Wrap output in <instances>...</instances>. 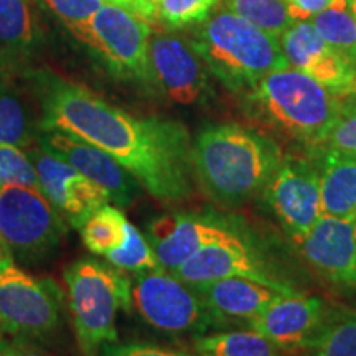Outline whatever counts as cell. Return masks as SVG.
<instances>
[{
	"instance_id": "cell-1",
	"label": "cell",
	"mask_w": 356,
	"mask_h": 356,
	"mask_svg": "<svg viewBox=\"0 0 356 356\" xmlns=\"http://www.w3.org/2000/svg\"><path fill=\"white\" fill-rule=\"evenodd\" d=\"M42 129L78 137L109 154L160 202H180L195 190L191 142L180 122L136 118L76 83L37 78Z\"/></svg>"
},
{
	"instance_id": "cell-2",
	"label": "cell",
	"mask_w": 356,
	"mask_h": 356,
	"mask_svg": "<svg viewBox=\"0 0 356 356\" xmlns=\"http://www.w3.org/2000/svg\"><path fill=\"white\" fill-rule=\"evenodd\" d=\"M282 157L273 139L239 124L204 127L191 144L197 184L225 207L262 193Z\"/></svg>"
},
{
	"instance_id": "cell-3",
	"label": "cell",
	"mask_w": 356,
	"mask_h": 356,
	"mask_svg": "<svg viewBox=\"0 0 356 356\" xmlns=\"http://www.w3.org/2000/svg\"><path fill=\"white\" fill-rule=\"evenodd\" d=\"M190 44L231 91L248 92L269 73L291 66L279 38L229 10L204 20Z\"/></svg>"
},
{
	"instance_id": "cell-4",
	"label": "cell",
	"mask_w": 356,
	"mask_h": 356,
	"mask_svg": "<svg viewBox=\"0 0 356 356\" xmlns=\"http://www.w3.org/2000/svg\"><path fill=\"white\" fill-rule=\"evenodd\" d=\"M246 95L262 121L309 150L322 145L345 101L292 66L269 73Z\"/></svg>"
},
{
	"instance_id": "cell-5",
	"label": "cell",
	"mask_w": 356,
	"mask_h": 356,
	"mask_svg": "<svg viewBox=\"0 0 356 356\" xmlns=\"http://www.w3.org/2000/svg\"><path fill=\"white\" fill-rule=\"evenodd\" d=\"M66 302L84 356H97L118 340L119 310H131V279L96 259L73 262L65 273Z\"/></svg>"
},
{
	"instance_id": "cell-6",
	"label": "cell",
	"mask_w": 356,
	"mask_h": 356,
	"mask_svg": "<svg viewBox=\"0 0 356 356\" xmlns=\"http://www.w3.org/2000/svg\"><path fill=\"white\" fill-rule=\"evenodd\" d=\"M66 234L63 218L42 190L0 186V249L12 261L33 264L50 257Z\"/></svg>"
},
{
	"instance_id": "cell-7",
	"label": "cell",
	"mask_w": 356,
	"mask_h": 356,
	"mask_svg": "<svg viewBox=\"0 0 356 356\" xmlns=\"http://www.w3.org/2000/svg\"><path fill=\"white\" fill-rule=\"evenodd\" d=\"M131 309L145 323L172 335H203L225 325L197 289L167 269L140 273L131 280Z\"/></svg>"
},
{
	"instance_id": "cell-8",
	"label": "cell",
	"mask_w": 356,
	"mask_h": 356,
	"mask_svg": "<svg viewBox=\"0 0 356 356\" xmlns=\"http://www.w3.org/2000/svg\"><path fill=\"white\" fill-rule=\"evenodd\" d=\"M115 76L149 84L150 25L122 6L102 3L91 19L70 30Z\"/></svg>"
},
{
	"instance_id": "cell-9",
	"label": "cell",
	"mask_w": 356,
	"mask_h": 356,
	"mask_svg": "<svg viewBox=\"0 0 356 356\" xmlns=\"http://www.w3.org/2000/svg\"><path fill=\"white\" fill-rule=\"evenodd\" d=\"M61 307L63 292L56 282L0 257V330L22 340L44 338L60 325Z\"/></svg>"
},
{
	"instance_id": "cell-10",
	"label": "cell",
	"mask_w": 356,
	"mask_h": 356,
	"mask_svg": "<svg viewBox=\"0 0 356 356\" xmlns=\"http://www.w3.org/2000/svg\"><path fill=\"white\" fill-rule=\"evenodd\" d=\"M262 193L296 244L302 243L323 215L318 168L314 157L284 155Z\"/></svg>"
},
{
	"instance_id": "cell-11",
	"label": "cell",
	"mask_w": 356,
	"mask_h": 356,
	"mask_svg": "<svg viewBox=\"0 0 356 356\" xmlns=\"http://www.w3.org/2000/svg\"><path fill=\"white\" fill-rule=\"evenodd\" d=\"M337 314L338 310L320 297L293 292L274 300L248 327L282 353H310Z\"/></svg>"
},
{
	"instance_id": "cell-12",
	"label": "cell",
	"mask_w": 356,
	"mask_h": 356,
	"mask_svg": "<svg viewBox=\"0 0 356 356\" xmlns=\"http://www.w3.org/2000/svg\"><path fill=\"white\" fill-rule=\"evenodd\" d=\"M37 170L40 190L73 228H81L96 210L108 204L109 195L73 165L44 147L30 152Z\"/></svg>"
},
{
	"instance_id": "cell-13",
	"label": "cell",
	"mask_w": 356,
	"mask_h": 356,
	"mask_svg": "<svg viewBox=\"0 0 356 356\" xmlns=\"http://www.w3.org/2000/svg\"><path fill=\"white\" fill-rule=\"evenodd\" d=\"M292 68L309 74L340 97L356 96V65L332 48L309 22H296L280 37Z\"/></svg>"
},
{
	"instance_id": "cell-14",
	"label": "cell",
	"mask_w": 356,
	"mask_h": 356,
	"mask_svg": "<svg viewBox=\"0 0 356 356\" xmlns=\"http://www.w3.org/2000/svg\"><path fill=\"white\" fill-rule=\"evenodd\" d=\"M204 66L190 42L168 35L150 40L149 84L173 102L195 104L203 99L208 89Z\"/></svg>"
},
{
	"instance_id": "cell-15",
	"label": "cell",
	"mask_w": 356,
	"mask_h": 356,
	"mask_svg": "<svg viewBox=\"0 0 356 356\" xmlns=\"http://www.w3.org/2000/svg\"><path fill=\"white\" fill-rule=\"evenodd\" d=\"M299 246L320 277L345 291H356V236L351 220L322 215Z\"/></svg>"
},
{
	"instance_id": "cell-16",
	"label": "cell",
	"mask_w": 356,
	"mask_h": 356,
	"mask_svg": "<svg viewBox=\"0 0 356 356\" xmlns=\"http://www.w3.org/2000/svg\"><path fill=\"white\" fill-rule=\"evenodd\" d=\"M40 145L63 157L70 165L99 185L118 207H129L136 198L139 181L104 150L60 131H44Z\"/></svg>"
},
{
	"instance_id": "cell-17",
	"label": "cell",
	"mask_w": 356,
	"mask_h": 356,
	"mask_svg": "<svg viewBox=\"0 0 356 356\" xmlns=\"http://www.w3.org/2000/svg\"><path fill=\"white\" fill-rule=\"evenodd\" d=\"M238 236L226 226L207 218L165 215L155 218L149 226V243L163 269L178 267L210 244Z\"/></svg>"
},
{
	"instance_id": "cell-18",
	"label": "cell",
	"mask_w": 356,
	"mask_h": 356,
	"mask_svg": "<svg viewBox=\"0 0 356 356\" xmlns=\"http://www.w3.org/2000/svg\"><path fill=\"white\" fill-rule=\"evenodd\" d=\"M173 274L190 286H202L228 277H254L282 282L274 277L261 257L252 252L239 236L203 248L173 270Z\"/></svg>"
},
{
	"instance_id": "cell-19",
	"label": "cell",
	"mask_w": 356,
	"mask_h": 356,
	"mask_svg": "<svg viewBox=\"0 0 356 356\" xmlns=\"http://www.w3.org/2000/svg\"><path fill=\"white\" fill-rule=\"evenodd\" d=\"M193 287L225 325L228 323L226 320L249 323L279 297L296 292L286 282H269L254 277H228Z\"/></svg>"
},
{
	"instance_id": "cell-20",
	"label": "cell",
	"mask_w": 356,
	"mask_h": 356,
	"mask_svg": "<svg viewBox=\"0 0 356 356\" xmlns=\"http://www.w3.org/2000/svg\"><path fill=\"white\" fill-rule=\"evenodd\" d=\"M310 152L318 168L322 213L351 220L356 211V154L335 147Z\"/></svg>"
},
{
	"instance_id": "cell-21",
	"label": "cell",
	"mask_w": 356,
	"mask_h": 356,
	"mask_svg": "<svg viewBox=\"0 0 356 356\" xmlns=\"http://www.w3.org/2000/svg\"><path fill=\"white\" fill-rule=\"evenodd\" d=\"M193 356H284L274 343L252 328L203 333L193 340Z\"/></svg>"
},
{
	"instance_id": "cell-22",
	"label": "cell",
	"mask_w": 356,
	"mask_h": 356,
	"mask_svg": "<svg viewBox=\"0 0 356 356\" xmlns=\"http://www.w3.org/2000/svg\"><path fill=\"white\" fill-rule=\"evenodd\" d=\"M312 25L332 48L356 65V15L350 0H335L314 17Z\"/></svg>"
},
{
	"instance_id": "cell-23",
	"label": "cell",
	"mask_w": 356,
	"mask_h": 356,
	"mask_svg": "<svg viewBox=\"0 0 356 356\" xmlns=\"http://www.w3.org/2000/svg\"><path fill=\"white\" fill-rule=\"evenodd\" d=\"M127 225L126 215L118 207L104 204L83 222L79 231L84 246L92 254L106 256L126 241Z\"/></svg>"
},
{
	"instance_id": "cell-24",
	"label": "cell",
	"mask_w": 356,
	"mask_h": 356,
	"mask_svg": "<svg viewBox=\"0 0 356 356\" xmlns=\"http://www.w3.org/2000/svg\"><path fill=\"white\" fill-rule=\"evenodd\" d=\"M225 3L229 12L279 40L297 22L284 0H225Z\"/></svg>"
},
{
	"instance_id": "cell-25",
	"label": "cell",
	"mask_w": 356,
	"mask_h": 356,
	"mask_svg": "<svg viewBox=\"0 0 356 356\" xmlns=\"http://www.w3.org/2000/svg\"><path fill=\"white\" fill-rule=\"evenodd\" d=\"M33 139L30 115L20 97L0 84V144L29 147Z\"/></svg>"
},
{
	"instance_id": "cell-26",
	"label": "cell",
	"mask_w": 356,
	"mask_h": 356,
	"mask_svg": "<svg viewBox=\"0 0 356 356\" xmlns=\"http://www.w3.org/2000/svg\"><path fill=\"white\" fill-rule=\"evenodd\" d=\"M104 257L109 261V264L118 267L119 270H127V273L140 274L163 269L149 239L131 222L127 225V236L122 246L115 248Z\"/></svg>"
},
{
	"instance_id": "cell-27",
	"label": "cell",
	"mask_w": 356,
	"mask_h": 356,
	"mask_svg": "<svg viewBox=\"0 0 356 356\" xmlns=\"http://www.w3.org/2000/svg\"><path fill=\"white\" fill-rule=\"evenodd\" d=\"M310 356H356V310L338 312Z\"/></svg>"
},
{
	"instance_id": "cell-28",
	"label": "cell",
	"mask_w": 356,
	"mask_h": 356,
	"mask_svg": "<svg viewBox=\"0 0 356 356\" xmlns=\"http://www.w3.org/2000/svg\"><path fill=\"white\" fill-rule=\"evenodd\" d=\"M33 37L29 0H0V42L26 47L33 42Z\"/></svg>"
},
{
	"instance_id": "cell-29",
	"label": "cell",
	"mask_w": 356,
	"mask_h": 356,
	"mask_svg": "<svg viewBox=\"0 0 356 356\" xmlns=\"http://www.w3.org/2000/svg\"><path fill=\"white\" fill-rule=\"evenodd\" d=\"M22 185L40 190L37 170L20 147L0 144V186Z\"/></svg>"
},
{
	"instance_id": "cell-30",
	"label": "cell",
	"mask_w": 356,
	"mask_h": 356,
	"mask_svg": "<svg viewBox=\"0 0 356 356\" xmlns=\"http://www.w3.org/2000/svg\"><path fill=\"white\" fill-rule=\"evenodd\" d=\"M216 3L218 0H159L157 17L175 29L197 25L210 17Z\"/></svg>"
},
{
	"instance_id": "cell-31",
	"label": "cell",
	"mask_w": 356,
	"mask_h": 356,
	"mask_svg": "<svg viewBox=\"0 0 356 356\" xmlns=\"http://www.w3.org/2000/svg\"><path fill=\"white\" fill-rule=\"evenodd\" d=\"M320 147H335L356 154V99L346 97Z\"/></svg>"
},
{
	"instance_id": "cell-32",
	"label": "cell",
	"mask_w": 356,
	"mask_h": 356,
	"mask_svg": "<svg viewBox=\"0 0 356 356\" xmlns=\"http://www.w3.org/2000/svg\"><path fill=\"white\" fill-rule=\"evenodd\" d=\"M43 2L68 30L91 19L102 6L101 0H43Z\"/></svg>"
},
{
	"instance_id": "cell-33",
	"label": "cell",
	"mask_w": 356,
	"mask_h": 356,
	"mask_svg": "<svg viewBox=\"0 0 356 356\" xmlns=\"http://www.w3.org/2000/svg\"><path fill=\"white\" fill-rule=\"evenodd\" d=\"M97 356H193V355L185 353V351L162 348V346H157V345L140 343V341H132V343H121V345H115L114 341V343H108L102 346Z\"/></svg>"
},
{
	"instance_id": "cell-34",
	"label": "cell",
	"mask_w": 356,
	"mask_h": 356,
	"mask_svg": "<svg viewBox=\"0 0 356 356\" xmlns=\"http://www.w3.org/2000/svg\"><path fill=\"white\" fill-rule=\"evenodd\" d=\"M296 20H305L332 6L335 0H284Z\"/></svg>"
},
{
	"instance_id": "cell-35",
	"label": "cell",
	"mask_w": 356,
	"mask_h": 356,
	"mask_svg": "<svg viewBox=\"0 0 356 356\" xmlns=\"http://www.w3.org/2000/svg\"><path fill=\"white\" fill-rule=\"evenodd\" d=\"M0 356H47L42 351L29 345L22 338H15L12 341L0 340Z\"/></svg>"
},
{
	"instance_id": "cell-36",
	"label": "cell",
	"mask_w": 356,
	"mask_h": 356,
	"mask_svg": "<svg viewBox=\"0 0 356 356\" xmlns=\"http://www.w3.org/2000/svg\"><path fill=\"white\" fill-rule=\"evenodd\" d=\"M350 8L353 10V13L356 15V0H350Z\"/></svg>"
},
{
	"instance_id": "cell-37",
	"label": "cell",
	"mask_w": 356,
	"mask_h": 356,
	"mask_svg": "<svg viewBox=\"0 0 356 356\" xmlns=\"http://www.w3.org/2000/svg\"><path fill=\"white\" fill-rule=\"evenodd\" d=\"M351 222H353V229H355V236H356V211H355L353 218H351Z\"/></svg>"
},
{
	"instance_id": "cell-38",
	"label": "cell",
	"mask_w": 356,
	"mask_h": 356,
	"mask_svg": "<svg viewBox=\"0 0 356 356\" xmlns=\"http://www.w3.org/2000/svg\"><path fill=\"white\" fill-rule=\"evenodd\" d=\"M149 2H150V3H154V6L157 7V2H159V0H149Z\"/></svg>"
},
{
	"instance_id": "cell-39",
	"label": "cell",
	"mask_w": 356,
	"mask_h": 356,
	"mask_svg": "<svg viewBox=\"0 0 356 356\" xmlns=\"http://www.w3.org/2000/svg\"><path fill=\"white\" fill-rule=\"evenodd\" d=\"M2 254H3V252H2V249H0V257H2Z\"/></svg>"
},
{
	"instance_id": "cell-40",
	"label": "cell",
	"mask_w": 356,
	"mask_h": 356,
	"mask_svg": "<svg viewBox=\"0 0 356 356\" xmlns=\"http://www.w3.org/2000/svg\"><path fill=\"white\" fill-rule=\"evenodd\" d=\"M0 332H2V330H0Z\"/></svg>"
}]
</instances>
